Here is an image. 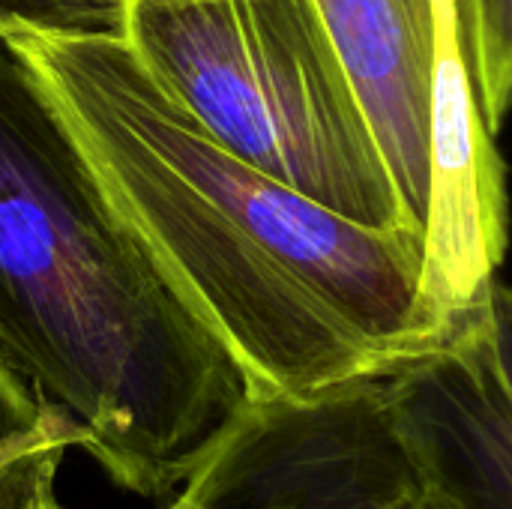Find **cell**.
Returning <instances> with one entry per match:
<instances>
[{"label": "cell", "instance_id": "cell-3", "mask_svg": "<svg viewBox=\"0 0 512 509\" xmlns=\"http://www.w3.org/2000/svg\"><path fill=\"white\" fill-rule=\"evenodd\" d=\"M123 39L231 156L339 216L423 240L312 0H129Z\"/></svg>", "mask_w": 512, "mask_h": 509}, {"label": "cell", "instance_id": "cell-10", "mask_svg": "<svg viewBox=\"0 0 512 509\" xmlns=\"http://www.w3.org/2000/svg\"><path fill=\"white\" fill-rule=\"evenodd\" d=\"M378 509H447L438 498H432L423 486L417 489V492H411V495H405V498H399V501H393V504H384V507Z\"/></svg>", "mask_w": 512, "mask_h": 509}, {"label": "cell", "instance_id": "cell-2", "mask_svg": "<svg viewBox=\"0 0 512 509\" xmlns=\"http://www.w3.org/2000/svg\"><path fill=\"white\" fill-rule=\"evenodd\" d=\"M0 357L72 417L117 489L147 501L174 498L255 399L3 36Z\"/></svg>", "mask_w": 512, "mask_h": 509}, {"label": "cell", "instance_id": "cell-4", "mask_svg": "<svg viewBox=\"0 0 512 509\" xmlns=\"http://www.w3.org/2000/svg\"><path fill=\"white\" fill-rule=\"evenodd\" d=\"M375 123L432 279L483 294L504 261V165L462 51L456 0H312Z\"/></svg>", "mask_w": 512, "mask_h": 509}, {"label": "cell", "instance_id": "cell-8", "mask_svg": "<svg viewBox=\"0 0 512 509\" xmlns=\"http://www.w3.org/2000/svg\"><path fill=\"white\" fill-rule=\"evenodd\" d=\"M462 51L492 132L512 108V0H456Z\"/></svg>", "mask_w": 512, "mask_h": 509}, {"label": "cell", "instance_id": "cell-1", "mask_svg": "<svg viewBox=\"0 0 512 509\" xmlns=\"http://www.w3.org/2000/svg\"><path fill=\"white\" fill-rule=\"evenodd\" d=\"M6 42L255 396L303 402L384 381L471 321L438 297L417 234L360 225L231 156L153 84L123 36Z\"/></svg>", "mask_w": 512, "mask_h": 509}, {"label": "cell", "instance_id": "cell-5", "mask_svg": "<svg viewBox=\"0 0 512 509\" xmlns=\"http://www.w3.org/2000/svg\"><path fill=\"white\" fill-rule=\"evenodd\" d=\"M420 489L387 384L255 396L165 509H378Z\"/></svg>", "mask_w": 512, "mask_h": 509}, {"label": "cell", "instance_id": "cell-7", "mask_svg": "<svg viewBox=\"0 0 512 509\" xmlns=\"http://www.w3.org/2000/svg\"><path fill=\"white\" fill-rule=\"evenodd\" d=\"M72 447H84V432L0 357V509H33L57 492Z\"/></svg>", "mask_w": 512, "mask_h": 509}, {"label": "cell", "instance_id": "cell-11", "mask_svg": "<svg viewBox=\"0 0 512 509\" xmlns=\"http://www.w3.org/2000/svg\"><path fill=\"white\" fill-rule=\"evenodd\" d=\"M33 509H66V507L60 504L57 492H51V495H45V498H42V501H39V504H36Z\"/></svg>", "mask_w": 512, "mask_h": 509}, {"label": "cell", "instance_id": "cell-9", "mask_svg": "<svg viewBox=\"0 0 512 509\" xmlns=\"http://www.w3.org/2000/svg\"><path fill=\"white\" fill-rule=\"evenodd\" d=\"M129 0H0V36H123Z\"/></svg>", "mask_w": 512, "mask_h": 509}, {"label": "cell", "instance_id": "cell-6", "mask_svg": "<svg viewBox=\"0 0 512 509\" xmlns=\"http://www.w3.org/2000/svg\"><path fill=\"white\" fill-rule=\"evenodd\" d=\"M384 384L432 498L447 509H512V285L495 282L453 342Z\"/></svg>", "mask_w": 512, "mask_h": 509}]
</instances>
